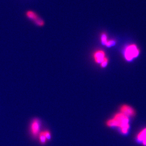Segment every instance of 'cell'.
Returning a JSON list of instances; mask_svg holds the SVG:
<instances>
[{
    "label": "cell",
    "mask_w": 146,
    "mask_h": 146,
    "mask_svg": "<svg viewBox=\"0 0 146 146\" xmlns=\"http://www.w3.org/2000/svg\"><path fill=\"white\" fill-rule=\"evenodd\" d=\"M42 121L38 118L32 119L29 125V133L32 138L36 139L38 138L41 129Z\"/></svg>",
    "instance_id": "2"
},
{
    "label": "cell",
    "mask_w": 146,
    "mask_h": 146,
    "mask_svg": "<svg viewBox=\"0 0 146 146\" xmlns=\"http://www.w3.org/2000/svg\"><path fill=\"white\" fill-rule=\"evenodd\" d=\"M38 138L39 139V141L40 144L41 145H46L47 141L45 135H44V131H41L40 133L39 134Z\"/></svg>",
    "instance_id": "8"
},
{
    "label": "cell",
    "mask_w": 146,
    "mask_h": 146,
    "mask_svg": "<svg viewBox=\"0 0 146 146\" xmlns=\"http://www.w3.org/2000/svg\"><path fill=\"white\" fill-rule=\"evenodd\" d=\"M137 139L144 146H146V128L138 133L137 136Z\"/></svg>",
    "instance_id": "7"
},
{
    "label": "cell",
    "mask_w": 146,
    "mask_h": 146,
    "mask_svg": "<svg viewBox=\"0 0 146 146\" xmlns=\"http://www.w3.org/2000/svg\"><path fill=\"white\" fill-rule=\"evenodd\" d=\"M115 44V41L114 40H111L107 41L106 46L107 47H111V46H114Z\"/></svg>",
    "instance_id": "11"
},
{
    "label": "cell",
    "mask_w": 146,
    "mask_h": 146,
    "mask_svg": "<svg viewBox=\"0 0 146 146\" xmlns=\"http://www.w3.org/2000/svg\"><path fill=\"white\" fill-rule=\"evenodd\" d=\"M101 38V42H102V44L106 46V42L108 41L107 36H106V34H102Z\"/></svg>",
    "instance_id": "10"
},
{
    "label": "cell",
    "mask_w": 146,
    "mask_h": 146,
    "mask_svg": "<svg viewBox=\"0 0 146 146\" xmlns=\"http://www.w3.org/2000/svg\"><path fill=\"white\" fill-rule=\"evenodd\" d=\"M105 58V52L102 50H98L94 52V60L98 64H100Z\"/></svg>",
    "instance_id": "6"
},
{
    "label": "cell",
    "mask_w": 146,
    "mask_h": 146,
    "mask_svg": "<svg viewBox=\"0 0 146 146\" xmlns=\"http://www.w3.org/2000/svg\"><path fill=\"white\" fill-rule=\"evenodd\" d=\"M106 125L109 127H118L123 134H126L130 128L129 117L121 113H116L113 118L108 120Z\"/></svg>",
    "instance_id": "1"
},
{
    "label": "cell",
    "mask_w": 146,
    "mask_h": 146,
    "mask_svg": "<svg viewBox=\"0 0 146 146\" xmlns=\"http://www.w3.org/2000/svg\"><path fill=\"white\" fill-rule=\"evenodd\" d=\"M44 133V135L46 136L47 141H50L52 139V134H51L50 131L48 130H46L45 131H43Z\"/></svg>",
    "instance_id": "9"
},
{
    "label": "cell",
    "mask_w": 146,
    "mask_h": 146,
    "mask_svg": "<svg viewBox=\"0 0 146 146\" xmlns=\"http://www.w3.org/2000/svg\"><path fill=\"white\" fill-rule=\"evenodd\" d=\"M120 112L129 118L133 117L135 114L134 109L131 106L127 105H123L121 106Z\"/></svg>",
    "instance_id": "5"
},
{
    "label": "cell",
    "mask_w": 146,
    "mask_h": 146,
    "mask_svg": "<svg viewBox=\"0 0 146 146\" xmlns=\"http://www.w3.org/2000/svg\"><path fill=\"white\" fill-rule=\"evenodd\" d=\"M25 16L28 19L32 21L36 26L42 27L45 25L44 20L35 11L31 10L27 11L25 13Z\"/></svg>",
    "instance_id": "3"
},
{
    "label": "cell",
    "mask_w": 146,
    "mask_h": 146,
    "mask_svg": "<svg viewBox=\"0 0 146 146\" xmlns=\"http://www.w3.org/2000/svg\"><path fill=\"white\" fill-rule=\"evenodd\" d=\"M108 58L106 57V58L104 59V60L101 63V66L103 68L105 67L107 65V64H108Z\"/></svg>",
    "instance_id": "12"
},
{
    "label": "cell",
    "mask_w": 146,
    "mask_h": 146,
    "mask_svg": "<svg viewBox=\"0 0 146 146\" xmlns=\"http://www.w3.org/2000/svg\"><path fill=\"white\" fill-rule=\"evenodd\" d=\"M139 50L135 44H131L128 46L124 51V57L128 61H132L134 58L138 56Z\"/></svg>",
    "instance_id": "4"
}]
</instances>
